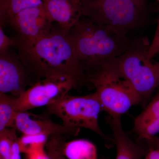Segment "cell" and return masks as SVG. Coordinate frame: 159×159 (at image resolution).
<instances>
[{
	"label": "cell",
	"instance_id": "cell-3",
	"mask_svg": "<svg viewBox=\"0 0 159 159\" xmlns=\"http://www.w3.org/2000/svg\"><path fill=\"white\" fill-rule=\"evenodd\" d=\"M150 44L146 36L135 38L122 55L103 68L128 80L141 97L143 106L159 87V62L148 58Z\"/></svg>",
	"mask_w": 159,
	"mask_h": 159
},
{
	"label": "cell",
	"instance_id": "cell-25",
	"mask_svg": "<svg viewBox=\"0 0 159 159\" xmlns=\"http://www.w3.org/2000/svg\"><path fill=\"white\" fill-rule=\"evenodd\" d=\"M28 159H49L47 152H45L44 149L28 154Z\"/></svg>",
	"mask_w": 159,
	"mask_h": 159
},
{
	"label": "cell",
	"instance_id": "cell-15",
	"mask_svg": "<svg viewBox=\"0 0 159 159\" xmlns=\"http://www.w3.org/2000/svg\"><path fill=\"white\" fill-rule=\"evenodd\" d=\"M17 98L12 95L0 93V131L14 128L17 110Z\"/></svg>",
	"mask_w": 159,
	"mask_h": 159
},
{
	"label": "cell",
	"instance_id": "cell-18",
	"mask_svg": "<svg viewBox=\"0 0 159 159\" xmlns=\"http://www.w3.org/2000/svg\"><path fill=\"white\" fill-rule=\"evenodd\" d=\"M16 129L14 128H6L0 131V157L6 159L11 151L12 144L17 139Z\"/></svg>",
	"mask_w": 159,
	"mask_h": 159
},
{
	"label": "cell",
	"instance_id": "cell-14",
	"mask_svg": "<svg viewBox=\"0 0 159 159\" xmlns=\"http://www.w3.org/2000/svg\"><path fill=\"white\" fill-rule=\"evenodd\" d=\"M63 152L67 159H97L98 157L96 145L85 139L65 142Z\"/></svg>",
	"mask_w": 159,
	"mask_h": 159
},
{
	"label": "cell",
	"instance_id": "cell-9",
	"mask_svg": "<svg viewBox=\"0 0 159 159\" xmlns=\"http://www.w3.org/2000/svg\"><path fill=\"white\" fill-rule=\"evenodd\" d=\"M43 6L25 9L18 13L9 25L17 32L20 42L34 40L50 33L52 23Z\"/></svg>",
	"mask_w": 159,
	"mask_h": 159
},
{
	"label": "cell",
	"instance_id": "cell-12",
	"mask_svg": "<svg viewBox=\"0 0 159 159\" xmlns=\"http://www.w3.org/2000/svg\"><path fill=\"white\" fill-rule=\"evenodd\" d=\"M43 6L51 20L66 34L82 16L81 0H44Z\"/></svg>",
	"mask_w": 159,
	"mask_h": 159
},
{
	"label": "cell",
	"instance_id": "cell-13",
	"mask_svg": "<svg viewBox=\"0 0 159 159\" xmlns=\"http://www.w3.org/2000/svg\"><path fill=\"white\" fill-rule=\"evenodd\" d=\"M44 0H0V25H9L21 11L43 6Z\"/></svg>",
	"mask_w": 159,
	"mask_h": 159
},
{
	"label": "cell",
	"instance_id": "cell-5",
	"mask_svg": "<svg viewBox=\"0 0 159 159\" xmlns=\"http://www.w3.org/2000/svg\"><path fill=\"white\" fill-rule=\"evenodd\" d=\"M102 110V104L96 93L82 97L68 94L48 106V113L60 118L63 125L93 131L102 138L107 147L111 148L115 144L114 139L102 132L98 122L99 114Z\"/></svg>",
	"mask_w": 159,
	"mask_h": 159
},
{
	"label": "cell",
	"instance_id": "cell-7",
	"mask_svg": "<svg viewBox=\"0 0 159 159\" xmlns=\"http://www.w3.org/2000/svg\"><path fill=\"white\" fill-rule=\"evenodd\" d=\"M78 85L73 79L63 77H46L30 87L17 100L18 112L49 106Z\"/></svg>",
	"mask_w": 159,
	"mask_h": 159
},
{
	"label": "cell",
	"instance_id": "cell-27",
	"mask_svg": "<svg viewBox=\"0 0 159 159\" xmlns=\"http://www.w3.org/2000/svg\"><path fill=\"white\" fill-rule=\"evenodd\" d=\"M158 1H159V0H157Z\"/></svg>",
	"mask_w": 159,
	"mask_h": 159
},
{
	"label": "cell",
	"instance_id": "cell-4",
	"mask_svg": "<svg viewBox=\"0 0 159 159\" xmlns=\"http://www.w3.org/2000/svg\"><path fill=\"white\" fill-rule=\"evenodd\" d=\"M82 16L128 34L145 25L148 0H81Z\"/></svg>",
	"mask_w": 159,
	"mask_h": 159
},
{
	"label": "cell",
	"instance_id": "cell-23",
	"mask_svg": "<svg viewBox=\"0 0 159 159\" xmlns=\"http://www.w3.org/2000/svg\"><path fill=\"white\" fill-rule=\"evenodd\" d=\"M21 152L19 144V139L17 138L13 142L10 153L6 159H21Z\"/></svg>",
	"mask_w": 159,
	"mask_h": 159
},
{
	"label": "cell",
	"instance_id": "cell-22",
	"mask_svg": "<svg viewBox=\"0 0 159 159\" xmlns=\"http://www.w3.org/2000/svg\"><path fill=\"white\" fill-rule=\"evenodd\" d=\"M157 11L159 14L158 19L157 21V26L155 34L152 40V42L150 44L148 52V57L150 59L158 54L159 53V6Z\"/></svg>",
	"mask_w": 159,
	"mask_h": 159
},
{
	"label": "cell",
	"instance_id": "cell-17",
	"mask_svg": "<svg viewBox=\"0 0 159 159\" xmlns=\"http://www.w3.org/2000/svg\"><path fill=\"white\" fill-rule=\"evenodd\" d=\"M49 137L46 135L23 134L19 139L21 152L28 154L43 149Z\"/></svg>",
	"mask_w": 159,
	"mask_h": 159
},
{
	"label": "cell",
	"instance_id": "cell-28",
	"mask_svg": "<svg viewBox=\"0 0 159 159\" xmlns=\"http://www.w3.org/2000/svg\"></svg>",
	"mask_w": 159,
	"mask_h": 159
},
{
	"label": "cell",
	"instance_id": "cell-10",
	"mask_svg": "<svg viewBox=\"0 0 159 159\" xmlns=\"http://www.w3.org/2000/svg\"><path fill=\"white\" fill-rule=\"evenodd\" d=\"M50 116L48 112L40 115L28 111L18 112L16 117L14 128L26 135L76 136L79 134L80 128H71L54 123L50 119Z\"/></svg>",
	"mask_w": 159,
	"mask_h": 159
},
{
	"label": "cell",
	"instance_id": "cell-2",
	"mask_svg": "<svg viewBox=\"0 0 159 159\" xmlns=\"http://www.w3.org/2000/svg\"><path fill=\"white\" fill-rule=\"evenodd\" d=\"M67 36L88 76L101 72L122 55L132 40L113 27L98 25L88 18L80 19Z\"/></svg>",
	"mask_w": 159,
	"mask_h": 159
},
{
	"label": "cell",
	"instance_id": "cell-20",
	"mask_svg": "<svg viewBox=\"0 0 159 159\" xmlns=\"http://www.w3.org/2000/svg\"><path fill=\"white\" fill-rule=\"evenodd\" d=\"M159 132V119L151 122L136 134L139 136L138 139L148 141L155 137Z\"/></svg>",
	"mask_w": 159,
	"mask_h": 159
},
{
	"label": "cell",
	"instance_id": "cell-26",
	"mask_svg": "<svg viewBox=\"0 0 159 159\" xmlns=\"http://www.w3.org/2000/svg\"><path fill=\"white\" fill-rule=\"evenodd\" d=\"M148 142L150 144L156 146L159 148V138L157 137H154L152 139L148 140Z\"/></svg>",
	"mask_w": 159,
	"mask_h": 159
},
{
	"label": "cell",
	"instance_id": "cell-11",
	"mask_svg": "<svg viewBox=\"0 0 159 159\" xmlns=\"http://www.w3.org/2000/svg\"><path fill=\"white\" fill-rule=\"evenodd\" d=\"M107 121L112 131L116 146V159H143L149 150L147 141L138 139L135 142L132 140L123 130L121 117L109 116Z\"/></svg>",
	"mask_w": 159,
	"mask_h": 159
},
{
	"label": "cell",
	"instance_id": "cell-16",
	"mask_svg": "<svg viewBox=\"0 0 159 159\" xmlns=\"http://www.w3.org/2000/svg\"><path fill=\"white\" fill-rule=\"evenodd\" d=\"M153 99L135 119L134 130L136 134L151 122L159 119V87Z\"/></svg>",
	"mask_w": 159,
	"mask_h": 159
},
{
	"label": "cell",
	"instance_id": "cell-24",
	"mask_svg": "<svg viewBox=\"0 0 159 159\" xmlns=\"http://www.w3.org/2000/svg\"><path fill=\"white\" fill-rule=\"evenodd\" d=\"M148 143L149 145V150L143 159H159V147L148 142Z\"/></svg>",
	"mask_w": 159,
	"mask_h": 159
},
{
	"label": "cell",
	"instance_id": "cell-6",
	"mask_svg": "<svg viewBox=\"0 0 159 159\" xmlns=\"http://www.w3.org/2000/svg\"><path fill=\"white\" fill-rule=\"evenodd\" d=\"M88 78L96 89L103 110L111 116L121 117L132 107L141 104V97L128 80L105 69Z\"/></svg>",
	"mask_w": 159,
	"mask_h": 159
},
{
	"label": "cell",
	"instance_id": "cell-1",
	"mask_svg": "<svg viewBox=\"0 0 159 159\" xmlns=\"http://www.w3.org/2000/svg\"><path fill=\"white\" fill-rule=\"evenodd\" d=\"M15 48L34 84L43 78L63 77L73 79L78 86H89L85 68L77 58L67 34L60 27H53L50 33L37 39L19 41Z\"/></svg>",
	"mask_w": 159,
	"mask_h": 159
},
{
	"label": "cell",
	"instance_id": "cell-19",
	"mask_svg": "<svg viewBox=\"0 0 159 159\" xmlns=\"http://www.w3.org/2000/svg\"><path fill=\"white\" fill-rule=\"evenodd\" d=\"M65 142L62 136H50L46 145L49 159H67L63 152Z\"/></svg>",
	"mask_w": 159,
	"mask_h": 159
},
{
	"label": "cell",
	"instance_id": "cell-21",
	"mask_svg": "<svg viewBox=\"0 0 159 159\" xmlns=\"http://www.w3.org/2000/svg\"><path fill=\"white\" fill-rule=\"evenodd\" d=\"M18 43V40L16 38L9 37L5 34L3 26L0 25V54L6 52L10 47H16Z\"/></svg>",
	"mask_w": 159,
	"mask_h": 159
},
{
	"label": "cell",
	"instance_id": "cell-8",
	"mask_svg": "<svg viewBox=\"0 0 159 159\" xmlns=\"http://www.w3.org/2000/svg\"><path fill=\"white\" fill-rule=\"evenodd\" d=\"M34 84L18 53L10 48L0 54V93H10L18 99Z\"/></svg>",
	"mask_w": 159,
	"mask_h": 159
}]
</instances>
